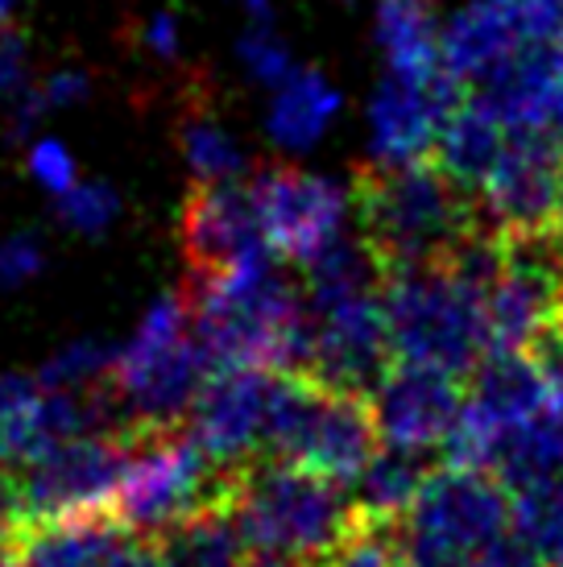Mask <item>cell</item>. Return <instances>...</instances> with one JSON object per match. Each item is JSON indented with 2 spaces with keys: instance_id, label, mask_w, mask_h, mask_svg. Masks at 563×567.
<instances>
[{
  "instance_id": "cell-1",
  "label": "cell",
  "mask_w": 563,
  "mask_h": 567,
  "mask_svg": "<svg viewBox=\"0 0 563 567\" xmlns=\"http://www.w3.org/2000/svg\"><path fill=\"white\" fill-rule=\"evenodd\" d=\"M501 266V237L481 233L452 261L386 274L381 307L393 361L431 364L469 378L493 352L489 336V282Z\"/></svg>"
},
{
  "instance_id": "cell-2",
  "label": "cell",
  "mask_w": 563,
  "mask_h": 567,
  "mask_svg": "<svg viewBox=\"0 0 563 567\" xmlns=\"http://www.w3.org/2000/svg\"><path fill=\"white\" fill-rule=\"evenodd\" d=\"M360 240L390 269L452 261L489 233L477 199L439 162H365L352 178Z\"/></svg>"
},
{
  "instance_id": "cell-3",
  "label": "cell",
  "mask_w": 563,
  "mask_h": 567,
  "mask_svg": "<svg viewBox=\"0 0 563 567\" xmlns=\"http://www.w3.org/2000/svg\"><path fill=\"white\" fill-rule=\"evenodd\" d=\"M228 502L253 551L324 564L345 547L360 522L345 485L274 456L236 464L228 476Z\"/></svg>"
},
{
  "instance_id": "cell-4",
  "label": "cell",
  "mask_w": 563,
  "mask_h": 567,
  "mask_svg": "<svg viewBox=\"0 0 563 567\" xmlns=\"http://www.w3.org/2000/svg\"><path fill=\"white\" fill-rule=\"evenodd\" d=\"M216 369L195 336L191 295L157 299L112 364V394L133 431L183 426Z\"/></svg>"
},
{
  "instance_id": "cell-5",
  "label": "cell",
  "mask_w": 563,
  "mask_h": 567,
  "mask_svg": "<svg viewBox=\"0 0 563 567\" xmlns=\"http://www.w3.org/2000/svg\"><path fill=\"white\" fill-rule=\"evenodd\" d=\"M510 530L514 497L498 476L439 464L393 526V547L402 567H481Z\"/></svg>"
},
{
  "instance_id": "cell-6",
  "label": "cell",
  "mask_w": 563,
  "mask_h": 567,
  "mask_svg": "<svg viewBox=\"0 0 563 567\" xmlns=\"http://www.w3.org/2000/svg\"><path fill=\"white\" fill-rule=\"evenodd\" d=\"M381 447L373 398L319 385L303 373H282L262 456L298 464L336 485H357Z\"/></svg>"
},
{
  "instance_id": "cell-7",
  "label": "cell",
  "mask_w": 563,
  "mask_h": 567,
  "mask_svg": "<svg viewBox=\"0 0 563 567\" xmlns=\"http://www.w3.org/2000/svg\"><path fill=\"white\" fill-rule=\"evenodd\" d=\"M228 476L233 468H219L183 426H150L133 435L112 518L129 535L157 543L171 526L219 502L228 493Z\"/></svg>"
},
{
  "instance_id": "cell-8",
  "label": "cell",
  "mask_w": 563,
  "mask_h": 567,
  "mask_svg": "<svg viewBox=\"0 0 563 567\" xmlns=\"http://www.w3.org/2000/svg\"><path fill=\"white\" fill-rule=\"evenodd\" d=\"M133 435H75L50 443L30 464L13 468L21 526L112 514L125 481Z\"/></svg>"
},
{
  "instance_id": "cell-9",
  "label": "cell",
  "mask_w": 563,
  "mask_h": 567,
  "mask_svg": "<svg viewBox=\"0 0 563 567\" xmlns=\"http://www.w3.org/2000/svg\"><path fill=\"white\" fill-rule=\"evenodd\" d=\"M563 137L555 128H510L498 166L477 187L481 224L498 237L560 224Z\"/></svg>"
},
{
  "instance_id": "cell-10",
  "label": "cell",
  "mask_w": 563,
  "mask_h": 567,
  "mask_svg": "<svg viewBox=\"0 0 563 567\" xmlns=\"http://www.w3.org/2000/svg\"><path fill=\"white\" fill-rule=\"evenodd\" d=\"M249 187L269 249L282 261L307 266L345 237L340 228L348 216V190L340 183L295 166H266L262 174H253Z\"/></svg>"
},
{
  "instance_id": "cell-11",
  "label": "cell",
  "mask_w": 563,
  "mask_h": 567,
  "mask_svg": "<svg viewBox=\"0 0 563 567\" xmlns=\"http://www.w3.org/2000/svg\"><path fill=\"white\" fill-rule=\"evenodd\" d=\"M178 245L191 266V282H212L269 257V240L257 216L253 187L240 183H195L178 216Z\"/></svg>"
},
{
  "instance_id": "cell-12",
  "label": "cell",
  "mask_w": 563,
  "mask_h": 567,
  "mask_svg": "<svg viewBox=\"0 0 563 567\" xmlns=\"http://www.w3.org/2000/svg\"><path fill=\"white\" fill-rule=\"evenodd\" d=\"M282 373L274 369H219L195 398L183 431L216 460L219 468H236L245 460L262 456L278 398Z\"/></svg>"
},
{
  "instance_id": "cell-13",
  "label": "cell",
  "mask_w": 563,
  "mask_h": 567,
  "mask_svg": "<svg viewBox=\"0 0 563 567\" xmlns=\"http://www.w3.org/2000/svg\"><path fill=\"white\" fill-rule=\"evenodd\" d=\"M464 381L431 364L393 361L373 390V414L381 443L431 452L443 447L464 414Z\"/></svg>"
},
{
  "instance_id": "cell-14",
  "label": "cell",
  "mask_w": 563,
  "mask_h": 567,
  "mask_svg": "<svg viewBox=\"0 0 563 567\" xmlns=\"http://www.w3.org/2000/svg\"><path fill=\"white\" fill-rule=\"evenodd\" d=\"M464 104V87L448 75L436 83H407L390 75L373 92V162H422L436 154L448 116Z\"/></svg>"
},
{
  "instance_id": "cell-15",
  "label": "cell",
  "mask_w": 563,
  "mask_h": 567,
  "mask_svg": "<svg viewBox=\"0 0 563 567\" xmlns=\"http://www.w3.org/2000/svg\"><path fill=\"white\" fill-rule=\"evenodd\" d=\"M531 38V0H477L443 30V71L464 92H477Z\"/></svg>"
},
{
  "instance_id": "cell-16",
  "label": "cell",
  "mask_w": 563,
  "mask_h": 567,
  "mask_svg": "<svg viewBox=\"0 0 563 567\" xmlns=\"http://www.w3.org/2000/svg\"><path fill=\"white\" fill-rule=\"evenodd\" d=\"M469 95L510 128H551L563 100V42L560 38L522 42L498 75Z\"/></svg>"
},
{
  "instance_id": "cell-17",
  "label": "cell",
  "mask_w": 563,
  "mask_h": 567,
  "mask_svg": "<svg viewBox=\"0 0 563 567\" xmlns=\"http://www.w3.org/2000/svg\"><path fill=\"white\" fill-rule=\"evenodd\" d=\"M439 464H431L427 452L414 447H393L381 443L377 456L369 460V468L357 476V493H352V509L360 522L369 526H398L407 518V509L414 505V497L422 493L427 476L436 473Z\"/></svg>"
},
{
  "instance_id": "cell-18",
  "label": "cell",
  "mask_w": 563,
  "mask_h": 567,
  "mask_svg": "<svg viewBox=\"0 0 563 567\" xmlns=\"http://www.w3.org/2000/svg\"><path fill=\"white\" fill-rule=\"evenodd\" d=\"M162 567H245L249 564V538L233 514L228 493L204 505L199 514L183 518L154 543Z\"/></svg>"
},
{
  "instance_id": "cell-19",
  "label": "cell",
  "mask_w": 563,
  "mask_h": 567,
  "mask_svg": "<svg viewBox=\"0 0 563 567\" xmlns=\"http://www.w3.org/2000/svg\"><path fill=\"white\" fill-rule=\"evenodd\" d=\"M505 142H510V125L501 116H493L481 100L464 95V104L448 116V125L439 133L436 162L443 166L448 178H455L469 195H477V187L498 166Z\"/></svg>"
},
{
  "instance_id": "cell-20",
  "label": "cell",
  "mask_w": 563,
  "mask_h": 567,
  "mask_svg": "<svg viewBox=\"0 0 563 567\" xmlns=\"http://www.w3.org/2000/svg\"><path fill=\"white\" fill-rule=\"evenodd\" d=\"M377 42L390 59V75L407 83H436L443 71V33L422 0H381Z\"/></svg>"
},
{
  "instance_id": "cell-21",
  "label": "cell",
  "mask_w": 563,
  "mask_h": 567,
  "mask_svg": "<svg viewBox=\"0 0 563 567\" xmlns=\"http://www.w3.org/2000/svg\"><path fill=\"white\" fill-rule=\"evenodd\" d=\"M485 473L498 476L510 493L563 476V426L555 423V414L543 410L526 423L501 431L489 447Z\"/></svg>"
},
{
  "instance_id": "cell-22",
  "label": "cell",
  "mask_w": 563,
  "mask_h": 567,
  "mask_svg": "<svg viewBox=\"0 0 563 567\" xmlns=\"http://www.w3.org/2000/svg\"><path fill=\"white\" fill-rule=\"evenodd\" d=\"M340 112V92L319 71H295L269 104L266 128L282 150H311L328 121Z\"/></svg>"
},
{
  "instance_id": "cell-23",
  "label": "cell",
  "mask_w": 563,
  "mask_h": 567,
  "mask_svg": "<svg viewBox=\"0 0 563 567\" xmlns=\"http://www.w3.org/2000/svg\"><path fill=\"white\" fill-rule=\"evenodd\" d=\"M47 390L30 378H0V468H21L50 447Z\"/></svg>"
},
{
  "instance_id": "cell-24",
  "label": "cell",
  "mask_w": 563,
  "mask_h": 567,
  "mask_svg": "<svg viewBox=\"0 0 563 567\" xmlns=\"http://www.w3.org/2000/svg\"><path fill=\"white\" fill-rule=\"evenodd\" d=\"M510 497H514V535L526 538L547 567H563V476L518 488Z\"/></svg>"
},
{
  "instance_id": "cell-25",
  "label": "cell",
  "mask_w": 563,
  "mask_h": 567,
  "mask_svg": "<svg viewBox=\"0 0 563 567\" xmlns=\"http://www.w3.org/2000/svg\"><path fill=\"white\" fill-rule=\"evenodd\" d=\"M178 142H183V154H187L191 171H195V183H233L236 174L245 171L240 145L216 121H207V116L183 121Z\"/></svg>"
},
{
  "instance_id": "cell-26",
  "label": "cell",
  "mask_w": 563,
  "mask_h": 567,
  "mask_svg": "<svg viewBox=\"0 0 563 567\" xmlns=\"http://www.w3.org/2000/svg\"><path fill=\"white\" fill-rule=\"evenodd\" d=\"M112 364H116V352L95 340H75L71 348H63L54 361L42 369V385L47 390H92V385H104L112 378Z\"/></svg>"
},
{
  "instance_id": "cell-27",
  "label": "cell",
  "mask_w": 563,
  "mask_h": 567,
  "mask_svg": "<svg viewBox=\"0 0 563 567\" xmlns=\"http://www.w3.org/2000/svg\"><path fill=\"white\" fill-rule=\"evenodd\" d=\"M116 212H121V199L104 183H75L66 195H59V220L75 233H88V237L104 233L116 220Z\"/></svg>"
},
{
  "instance_id": "cell-28",
  "label": "cell",
  "mask_w": 563,
  "mask_h": 567,
  "mask_svg": "<svg viewBox=\"0 0 563 567\" xmlns=\"http://www.w3.org/2000/svg\"><path fill=\"white\" fill-rule=\"evenodd\" d=\"M236 54H240V63L249 66L253 80L269 83V87H282V83L295 75V66H290V54H286V47H282V42L269 30H249L245 38H240Z\"/></svg>"
},
{
  "instance_id": "cell-29",
  "label": "cell",
  "mask_w": 563,
  "mask_h": 567,
  "mask_svg": "<svg viewBox=\"0 0 563 567\" xmlns=\"http://www.w3.org/2000/svg\"><path fill=\"white\" fill-rule=\"evenodd\" d=\"M30 174L54 195H66L75 187V158L59 142H38L30 150Z\"/></svg>"
},
{
  "instance_id": "cell-30",
  "label": "cell",
  "mask_w": 563,
  "mask_h": 567,
  "mask_svg": "<svg viewBox=\"0 0 563 567\" xmlns=\"http://www.w3.org/2000/svg\"><path fill=\"white\" fill-rule=\"evenodd\" d=\"M42 269V245L25 233L0 240V282L4 286H21L30 282L33 274Z\"/></svg>"
},
{
  "instance_id": "cell-31",
  "label": "cell",
  "mask_w": 563,
  "mask_h": 567,
  "mask_svg": "<svg viewBox=\"0 0 563 567\" xmlns=\"http://www.w3.org/2000/svg\"><path fill=\"white\" fill-rule=\"evenodd\" d=\"M531 357L539 361L543 378H547V410L555 414V423L563 426V331L551 328L547 336L531 348Z\"/></svg>"
},
{
  "instance_id": "cell-32",
  "label": "cell",
  "mask_w": 563,
  "mask_h": 567,
  "mask_svg": "<svg viewBox=\"0 0 563 567\" xmlns=\"http://www.w3.org/2000/svg\"><path fill=\"white\" fill-rule=\"evenodd\" d=\"M25 92V42L21 33L0 25V95Z\"/></svg>"
},
{
  "instance_id": "cell-33",
  "label": "cell",
  "mask_w": 563,
  "mask_h": 567,
  "mask_svg": "<svg viewBox=\"0 0 563 567\" xmlns=\"http://www.w3.org/2000/svg\"><path fill=\"white\" fill-rule=\"evenodd\" d=\"M88 75L83 71H59V75H50L42 87H38V104H42V112L47 109H66V104H79L83 95H88Z\"/></svg>"
},
{
  "instance_id": "cell-34",
  "label": "cell",
  "mask_w": 563,
  "mask_h": 567,
  "mask_svg": "<svg viewBox=\"0 0 563 567\" xmlns=\"http://www.w3.org/2000/svg\"><path fill=\"white\" fill-rule=\"evenodd\" d=\"M17 530H21V509H17V481L9 468H0V555L13 551Z\"/></svg>"
},
{
  "instance_id": "cell-35",
  "label": "cell",
  "mask_w": 563,
  "mask_h": 567,
  "mask_svg": "<svg viewBox=\"0 0 563 567\" xmlns=\"http://www.w3.org/2000/svg\"><path fill=\"white\" fill-rule=\"evenodd\" d=\"M481 567H547L539 555H534V547L526 543V538H518L514 530L501 538L498 547L481 559Z\"/></svg>"
},
{
  "instance_id": "cell-36",
  "label": "cell",
  "mask_w": 563,
  "mask_h": 567,
  "mask_svg": "<svg viewBox=\"0 0 563 567\" xmlns=\"http://www.w3.org/2000/svg\"><path fill=\"white\" fill-rule=\"evenodd\" d=\"M145 42H150V50H154V54H162V59H174V50H178V25H174V17L157 13L154 21H150V30H145Z\"/></svg>"
},
{
  "instance_id": "cell-37",
  "label": "cell",
  "mask_w": 563,
  "mask_h": 567,
  "mask_svg": "<svg viewBox=\"0 0 563 567\" xmlns=\"http://www.w3.org/2000/svg\"><path fill=\"white\" fill-rule=\"evenodd\" d=\"M245 567H328L324 559H295V555H274V551H253Z\"/></svg>"
},
{
  "instance_id": "cell-38",
  "label": "cell",
  "mask_w": 563,
  "mask_h": 567,
  "mask_svg": "<svg viewBox=\"0 0 563 567\" xmlns=\"http://www.w3.org/2000/svg\"><path fill=\"white\" fill-rule=\"evenodd\" d=\"M0 567H25V564H21V555L17 551H4L0 555Z\"/></svg>"
},
{
  "instance_id": "cell-39",
  "label": "cell",
  "mask_w": 563,
  "mask_h": 567,
  "mask_svg": "<svg viewBox=\"0 0 563 567\" xmlns=\"http://www.w3.org/2000/svg\"><path fill=\"white\" fill-rule=\"evenodd\" d=\"M9 9H13V0H0V25H9Z\"/></svg>"
},
{
  "instance_id": "cell-40",
  "label": "cell",
  "mask_w": 563,
  "mask_h": 567,
  "mask_svg": "<svg viewBox=\"0 0 563 567\" xmlns=\"http://www.w3.org/2000/svg\"><path fill=\"white\" fill-rule=\"evenodd\" d=\"M555 328L563 331V290H560V307H555Z\"/></svg>"
}]
</instances>
